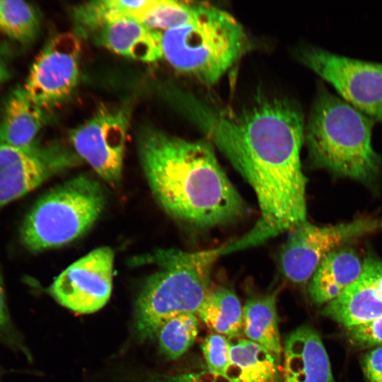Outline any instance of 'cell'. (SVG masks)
Masks as SVG:
<instances>
[{
  "label": "cell",
  "instance_id": "obj_16",
  "mask_svg": "<svg viewBox=\"0 0 382 382\" xmlns=\"http://www.w3.org/2000/svg\"><path fill=\"white\" fill-rule=\"evenodd\" d=\"M363 260L355 250L338 248L320 262L308 285L311 301L317 305H325L337 298L360 276Z\"/></svg>",
  "mask_w": 382,
  "mask_h": 382
},
{
  "label": "cell",
  "instance_id": "obj_7",
  "mask_svg": "<svg viewBox=\"0 0 382 382\" xmlns=\"http://www.w3.org/2000/svg\"><path fill=\"white\" fill-rule=\"evenodd\" d=\"M382 229V219L363 217L329 226L307 221L289 231L280 254L284 277L296 284L311 279L323 259L342 245Z\"/></svg>",
  "mask_w": 382,
  "mask_h": 382
},
{
  "label": "cell",
  "instance_id": "obj_9",
  "mask_svg": "<svg viewBox=\"0 0 382 382\" xmlns=\"http://www.w3.org/2000/svg\"><path fill=\"white\" fill-rule=\"evenodd\" d=\"M129 125L127 108L103 106L70 132L76 153L113 186L121 179Z\"/></svg>",
  "mask_w": 382,
  "mask_h": 382
},
{
  "label": "cell",
  "instance_id": "obj_26",
  "mask_svg": "<svg viewBox=\"0 0 382 382\" xmlns=\"http://www.w3.org/2000/svg\"><path fill=\"white\" fill-rule=\"evenodd\" d=\"M0 343L13 352L30 357L20 332L11 318L5 293L3 277L0 270Z\"/></svg>",
  "mask_w": 382,
  "mask_h": 382
},
{
  "label": "cell",
  "instance_id": "obj_22",
  "mask_svg": "<svg viewBox=\"0 0 382 382\" xmlns=\"http://www.w3.org/2000/svg\"><path fill=\"white\" fill-rule=\"evenodd\" d=\"M198 4L173 0L146 1L132 17L150 30L162 33L190 20Z\"/></svg>",
  "mask_w": 382,
  "mask_h": 382
},
{
  "label": "cell",
  "instance_id": "obj_4",
  "mask_svg": "<svg viewBox=\"0 0 382 382\" xmlns=\"http://www.w3.org/2000/svg\"><path fill=\"white\" fill-rule=\"evenodd\" d=\"M375 122L320 86L305 126L304 141L311 163L337 175L372 181L382 164L371 144Z\"/></svg>",
  "mask_w": 382,
  "mask_h": 382
},
{
  "label": "cell",
  "instance_id": "obj_32",
  "mask_svg": "<svg viewBox=\"0 0 382 382\" xmlns=\"http://www.w3.org/2000/svg\"><path fill=\"white\" fill-rule=\"evenodd\" d=\"M2 9H3V0H0V27H1V18H2Z\"/></svg>",
  "mask_w": 382,
  "mask_h": 382
},
{
  "label": "cell",
  "instance_id": "obj_5",
  "mask_svg": "<svg viewBox=\"0 0 382 382\" xmlns=\"http://www.w3.org/2000/svg\"><path fill=\"white\" fill-rule=\"evenodd\" d=\"M159 35L162 58L206 84L217 82L248 45L244 28L233 16L204 3L187 22Z\"/></svg>",
  "mask_w": 382,
  "mask_h": 382
},
{
  "label": "cell",
  "instance_id": "obj_14",
  "mask_svg": "<svg viewBox=\"0 0 382 382\" xmlns=\"http://www.w3.org/2000/svg\"><path fill=\"white\" fill-rule=\"evenodd\" d=\"M283 359L282 382H335L322 340L308 325L287 335Z\"/></svg>",
  "mask_w": 382,
  "mask_h": 382
},
{
  "label": "cell",
  "instance_id": "obj_10",
  "mask_svg": "<svg viewBox=\"0 0 382 382\" xmlns=\"http://www.w3.org/2000/svg\"><path fill=\"white\" fill-rule=\"evenodd\" d=\"M81 51L80 38L66 32L51 38L37 56L23 87L42 109L59 105L75 89Z\"/></svg>",
  "mask_w": 382,
  "mask_h": 382
},
{
  "label": "cell",
  "instance_id": "obj_21",
  "mask_svg": "<svg viewBox=\"0 0 382 382\" xmlns=\"http://www.w3.org/2000/svg\"><path fill=\"white\" fill-rule=\"evenodd\" d=\"M144 1L98 0L83 3L73 8L74 33L88 38L104 25L118 18L132 16Z\"/></svg>",
  "mask_w": 382,
  "mask_h": 382
},
{
  "label": "cell",
  "instance_id": "obj_2",
  "mask_svg": "<svg viewBox=\"0 0 382 382\" xmlns=\"http://www.w3.org/2000/svg\"><path fill=\"white\" fill-rule=\"evenodd\" d=\"M139 156L152 194L174 218L200 228L228 224L246 204L220 166L213 146L144 129Z\"/></svg>",
  "mask_w": 382,
  "mask_h": 382
},
{
  "label": "cell",
  "instance_id": "obj_20",
  "mask_svg": "<svg viewBox=\"0 0 382 382\" xmlns=\"http://www.w3.org/2000/svg\"><path fill=\"white\" fill-rule=\"evenodd\" d=\"M197 316L213 332L230 340L243 332V307L236 294L226 287L212 288Z\"/></svg>",
  "mask_w": 382,
  "mask_h": 382
},
{
  "label": "cell",
  "instance_id": "obj_3",
  "mask_svg": "<svg viewBox=\"0 0 382 382\" xmlns=\"http://www.w3.org/2000/svg\"><path fill=\"white\" fill-rule=\"evenodd\" d=\"M233 242L196 252L161 249L150 255L157 270L146 280L137 298L134 328L139 340L155 337L167 320L197 314L210 291L213 266L223 255L236 251Z\"/></svg>",
  "mask_w": 382,
  "mask_h": 382
},
{
  "label": "cell",
  "instance_id": "obj_25",
  "mask_svg": "<svg viewBox=\"0 0 382 382\" xmlns=\"http://www.w3.org/2000/svg\"><path fill=\"white\" fill-rule=\"evenodd\" d=\"M202 351L209 372L227 378L230 366V340L226 336L212 332L202 343Z\"/></svg>",
  "mask_w": 382,
  "mask_h": 382
},
{
  "label": "cell",
  "instance_id": "obj_13",
  "mask_svg": "<svg viewBox=\"0 0 382 382\" xmlns=\"http://www.w3.org/2000/svg\"><path fill=\"white\" fill-rule=\"evenodd\" d=\"M321 313L345 328L381 316L382 261L367 255L359 278L337 298L325 304Z\"/></svg>",
  "mask_w": 382,
  "mask_h": 382
},
{
  "label": "cell",
  "instance_id": "obj_24",
  "mask_svg": "<svg viewBox=\"0 0 382 382\" xmlns=\"http://www.w3.org/2000/svg\"><path fill=\"white\" fill-rule=\"evenodd\" d=\"M40 18L35 8L22 0H3L0 30L11 38L28 43L36 37Z\"/></svg>",
  "mask_w": 382,
  "mask_h": 382
},
{
  "label": "cell",
  "instance_id": "obj_15",
  "mask_svg": "<svg viewBox=\"0 0 382 382\" xmlns=\"http://www.w3.org/2000/svg\"><path fill=\"white\" fill-rule=\"evenodd\" d=\"M160 33L153 32L132 16L108 23L91 39L118 54L144 62L162 58Z\"/></svg>",
  "mask_w": 382,
  "mask_h": 382
},
{
  "label": "cell",
  "instance_id": "obj_12",
  "mask_svg": "<svg viewBox=\"0 0 382 382\" xmlns=\"http://www.w3.org/2000/svg\"><path fill=\"white\" fill-rule=\"evenodd\" d=\"M66 166L64 155L54 149L0 144V209L36 189Z\"/></svg>",
  "mask_w": 382,
  "mask_h": 382
},
{
  "label": "cell",
  "instance_id": "obj_1",
  "mask_svg": "<svg viewBox=\"0 0 382 382\" xmlns=\"http://www.w3.org/2000/svg\"><path fill=\"white\" fill-rule=\"evenodd\" d=\"M191 112L212 146L253 190L260 217L249 232L258 244L306 221V178L301 162L305 125L282 99L238 111L194 100Z\"/></svg>",
  "mask_w": 382,
  "mask_h": 382
},
{
  "label": "cell",
  "instance_id": "obj_33",
  "mask_svg": "<svg viewBox=\"0 0 382 382\" xmlns=\"http://www.w3.org/2000/svg\"><path fill=\"white\" fill-rule=\"evenodd\" d=\"M0 382H4L3 381V372L1 369L0 368Z\"/></svg>",
  "mask_w": 382,
  "mask_h": 382
},
{
  "label": "cell",
  "instance_id": "obj_8",
  "mask_svg": "<svg viewBox=\"0 0 382 382\" xmlns=\"http://www.w3.org/2000/svg\"><path fill=\"white\" fill-rule=\"evenodd\" d=\"M301 62L330 83L342 98L382 124V63L353 59L308 45Z\"/></svg>",
  "mask_w": 382,
  "mask_h": 382
},
{
  "label": "cell",
  "instance_id": "obj_28",
  "mask_svg": "<svg viewBox=\"0 0 382 382\" xmlns=\"http://www.w3.org/2000/svg\"><path fill=\"white\" fill-rule=\"evenodd\" d=\"M362 368L368 382H382V346L374 347L364 355Z\"/></svg>",
  "mask_w": 382,
  "mask_h": 382
},
{
  "label": "cell",
  "instance_id": "obj_19",
  "mask_svg": "<svg viewBox=\"0 0 382 382\" xmlns=\"http://www.w3.org/2000/svg\"><path fill=\"white\" fill-rule=\"evenodd\" d=\"M275 294L252 297L243 307V330L247 339L260 345L279 361L283 357Z\"/></svg>",
  "mask_w": 382,
  "mask_h": 382
},
{
  "label": "cell",
  "instance_id": "obj_23",
  "mask_svg": "<svg viewBox=\"0 0 382 382\" xmlns=\"http://www.w3.org/2000/svg\"><path fill=\"white\" fill-rule=\"evenodd\" d=\"M199 327V318L195 313H182L167 320L155 336L162 354L169 359L180 357L194 344Z\"/></svg>",
  "mask_w": 382,
  "mask_h": 382
},
{
  "label": "cell",
  "instance_id": "obj_29",
  "mask_svg": "<svg viewBox=\"0 0 382 382\" xmlns=\"http://www.w3.org/2000/svg\"><path fill=\"white\" fill-rule=\"evenodd\" d=\"M144 382H192L191 374L178 375L153 374L146 378Z\"/></svg>",
  "mask_w": 382,
  "mask_h": 382
},
{
  "label": "cell",
  "instance_id": "obj_27",
  "mask_svg": "<svg viewBox=\"0 0 382 382\" xmlns=\"http://www.w3.org/2000/svg\"><path fill=\"white\" fill-rule=\"evenodd\" d=\"M349 342L358 347L382 346V316L367 323L346 328Z\"/></svg>",
  "mask_w": 382,
  "mask_h": 382
},
{
  "label": "cell",
  "instance_id": "obj_11",
  "mask_svg": "<svg viewBox=\"0 0 382 382\" xmlns=\"http://www.w3.org/2000/svg\"><path fill=\"white\" fill-rule=\"evenodd\" d=\"M115 254L107 246L96 248L60 273L48 288L64 307L79 314L101 309L112 293Z\"/></svg>",
  "mask_w": 382,
  "mask_h": 382
},
{
  "label": "cell",
  "instance_id": "obj_18",
  "mask_svg": "<svg viewBox=\"0 0 382 382\" xmlns=\"http://www.w3.org/2000/svg\"><path fill=\"white\" fill-rule=\"evenodd\" d=\"M231 340L227 378L233 382H279L281 362L272 354L248 339Z\"/></svg>",
  "mask_w": 382,
  "mask_h": 382
},
{
  "label": "cell",
  "instance_id": "obj_6",
  "mask_svg": "<svg viewBox=\"0 0 382 382\" xmlns=\"http://www.w3.org/2000/svg\"><path fill=\"white\" fill-rule=\"evenodd\" d=\"M105 197L93 178L79 175L51 189L33 204L20 238L30 252L57 248L86 233L102 214Z\"/></svg>",
  "mask_w": 382,
  "mask_h": 382
},
{
  "label": "cell",
  "instance_id": "obj_30",
  "mask_svg": "<svg viewBox=\"0 0 382 382\" xmlns=\"http://www.w3.org/2000/svg\"><path fill=\"white\" fill-rule=\"evenodd\" d=\"M190 374L192 382H233L228 378L219 376L209 371Z\"/></svg>",
  "mask_w": 382,
  "mask_h": 382
},
{
  "label": "cell",
  "instance_id": "obj_31",
  "mask_svg": "<svg viewBox=\"0 0 382 382\" xmlns=\"http://www.w3.org/2000/svg\"><path fill=\"white\" fill-rule=\"evenodd\" d=\"M8 69L4 60L0 57V83L8 79Z\"/></svg>",
  "mask_w": 382,
  "mask_h": 382
},
{
  "label": "cell",
  "instance_id": "obj_17",
  "mask_svg": "<svg viewBox=\"0 0 382 382\" xmlns=\"http://www.w3.org/2000/svg\"><path fill=\"white\" fill-rule=\"evenodd\" d=\"M44 120V110L31 100L23 86L16 88L5 103L0 121V144L21 149L35 146Z\"/></svg>",
  "mask_w": 382,
  "mask_h": 382
}]
</instances>
